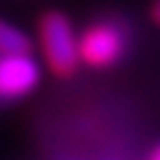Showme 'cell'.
Here are the masks:
<instances>
[{
  "mask_svg": "<svg viewBox=\"0 0 160 160\" xmlns=\"http://www.w3.org/2000/svg\"><path fill=\"white\" fill-rule=\"evenodd\" d=\"M149 19H152V24L160 27V0H152V6H149Z\"/></svg>",
  "mask_w": 160,
  "mask_h": 160,
  "instance_id": "obj_5",
  "label": "cell"
},
{
  "mask_svg": "<svg viewBox=\"0 0 160 160\" xmlns=\"http://www.w3.org/2000/svg\"><path fill=\"white\" fill-rule=\"evenodd\" d=\"M38 32V51L40 62L53 78H72L80 67V32L75 29L72 19L62 11V8H48L38 16L35 24Z\"/></svg>",
  "mask_w": 160,
  "mask_h": 160,
  "instance_id": "obj_1",
  "label": "cell"
},
{
  "mask_svg": "<svg viewBox=\"0 0 160 160\" xmlns=\"http://www.w3.org/2000/svg\"><path fill=\"white\" fill-rule=\"evenodd\" d=\"M32 51V40L22 27L0 19V53H24Z\"/></svg>",
  "mask_w": 160,
  "mask_h": 160,
  "instance_id": "obj_4",
  "label": "cell"
},
{
  "mask_svg": "<svg viewBox=\"0 0 160 160\" xmlns=\"http://www.w3.org/2000/svg\"><path fill=\"white\" fill-rule=\"evenodd\" d=\"M131 35L123 22L112 16L96 19L80 29V59L83 67L91 69H109L120 64L128 53Z\"/></svg>",
  "mask_w": 160,
  "mask_h": 160,
  "instance_id": "obj_2",
  "label": "cell"
},
{
  "mask_svg": "<svg viewBox=\"0 0 160 160\" xmlns=\"http://www.w3.org/2000/svg\"><path fill=\"white\" fill-rule=\"evenodd\" d=\"M144 160H160V142H158V144H152V147H149V152L144 155Z\"/></svg>",
  "mask_w": 160,
  "mask_h": 160,
  "instance_id": "obj_6",
  "label": "cell"
},
{
  "mask_svg": "<svg viewBox=\"0 0 160 160\" xmlns=\"http://www.w3.org/2000/svg\"><path fill=\"white\" fill-rule=\"evenodd\" d=\"M40 78L43 67L32 56V51L0 53V104H16L32 96L40 86Z\"/></svg>",
  "mask_w": 160,
  "mask_h": 160,
  "instance_id": "obj_3",
  "label": "cell"
}]
</instances>
